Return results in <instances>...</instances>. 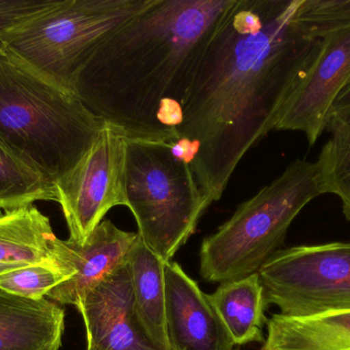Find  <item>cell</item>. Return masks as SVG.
Segmentation results:
<instances>
[{"label":"cell","instance_id":"cell-25","mask_svg":"<svg viewBox=\"0 0 350 350\" xmlns=\"http://www.w3.org/2000/svg\"><path fill=\"white\" fill-rule=\"evenodd\" d=\"M88 350H100V349H96V347H92V345H88Z\"/></svg>","mask_w":350,"mask_h":350},{"label":"cell","instance_id":"cell-20","mask_svg":"<svg viewBox=\"0 0 350 350\" xmlns=\"http://www.w3.org/2000/svg\"><path fill=\"white\" fill-rule=\"evenodd\" d=\"M70 279L55 260L27 265L0 275V290L18 297L41 300L59 284Z\"/></svg>","mask_w":350,"mask_h":350},{"label":"cell","instance_id":"cell-9","mask_svg":"<svg viewBox=\"0 0 350 350\" xmlns=\"http://www.w3.org/2000/svg\"><path fill=\"white\" fill-rule=\"evenodd\" d=\"M350 77V28L321 39L320 49L292 92L277 131L300 132L312 146L326 131L330 113Z\"/></svg>","mask_w":350,"mask_h":350},{"label":"cell","instance_id":"cell-17","mask_svg":"<svg viewBox=\"0 0 350 350\" xmlns=\"http://www.w3.org/2000/svg\"><path fill=\"white\" fill-rule=\"evenodd\" d=\"M55 238L49 218L33 205L0 214V263L31 265L53 260Z\"/></svg>","mask_w":350,"mask_h":350},{"label":"cell","instance_id":"cell-21","mask_svg":"<svg viewBox=\"0 0 350 350\" xmlns=\"http://www.w3.org/2000/svg\"><path fill=\"white\" fill-rule=\"evenodd\" d=\"M295 22L308 38L321 40L350 28V0H301Z\"/></svg>","mask_w":350,"mask_h":350},{"label":"cell","instance_id":"cell-23","mask_svg":"<svg viewBox=\"0 0 350 350\" xmlns=\"http://www.w3.org/2000/svg\"><path fill=\"white\" fill-rule=\"evenodd\" d=\"M349 105H350V77L343 90H341L340 95L335 103L334 108H340V107L349 106Z\"/></svg>","mask_w":350,"mask_h":350},{"label":"cell","instance_id":"cell-19","mask_svg":"<svg viewBox=\"0 0 350 350\" xmlns=\"http://www.w3.org/2000/svg\"><path fill=\"white\" fill-rule=\"evenodd\" d=\"M49 201L57 203L55 185L0 141V210L16 211Z\"/></svg>","mask_w":350,"mask_h":350},{"label":"cell","instance_id":"cell-3","mask_svg":"<svg viewBox=\"0 0 350 350\" xmlns=\"http://www.w3.org/2000/svg\"><path fill=\"white\" fill-rule=\"evenodd\" d=\"M106 125L74 92L0 53V141L53 184L78 166Z\"/></svg>","mask_w":350,"mask_h":350},{"label":"cell","instance_id":"cell-13","mask_svg":"<svg viewBox=\"0 0 350 350\" xmlns=\"http://www.w3.org/2000/svg\"><path fill=\"white\" fill-rule=\"evenodd\" d=\"M64 331L65 310L55 302L0 290V350H59Z\"/></svg>","mask_w":350,"mask_h":350},{"label":"cell","instance_id":"cell-10","mask_svg":"<svg viewBox=\"0 0 350 350\" xmlns=\"http://www.w3.org/2000/svg\"><path fill=\"white\" fill-rule=\"evenodd\" d=\"M85 324L88 345L100 350H161L144 330L133 297L127 255L76 306Z\"/></svg>","mask_w":350,"mask_h":350},{"label":"cell","instance_id":"cell-6","mask_svg":"<svg viewBox=\"0 0 350 350\" xmlns=\"http://www.w3.org/2000/svg\"><path fill=\"white\" fill-rule=\"evenodd\" d=\"M125 197L139 238L164 262L193 236L210 205L189 162L164 142L127 140Z\"/></svg>","mask_w":350,"mask_h":350},{"label":"cell","instance_id":"cell-15","mask_svg":"<svg viewBox=\"0 0 350 350\" xmlns=\"http://www.w3.org/2000/svg\"><path fill=\"white\" fill-rule=\"evenodd\" d=\"M127 260L139 322L158 349L172 350L166 329L165 262L147 248L139 236L129 250Z\"/></svg>","mask_w":350,"mask_h":350},{"label":"cell","instance_id":"cell-8","mask_svg":"<svg viewBox=\"0 0 350 350\" xmlns=\"http://www.w3.org/2000/svg\"><path fill=\"white\" fill-rule=\"evenodd\" d=\"M127 139L107 125L83 160L55 184L70 240L83 242L117 205L126 207Z\"/></svg>","mask_w":350,"mask_h":350},{"label":"cell","instance_id":"cell-18","mask_svg":"<svg viewBox=\"0 0 350 350\" xmlns=\"http://www.w3.org/2000/svg\"><path fill=\"white\" fill-rule=\"evenodd\" d=\"M326 129L330 139L316 162L321 183L325 195L338 197L343 215L350 221V105L333 109Z\"/></svg>","mask_w":350,"mask_h":350},{"label":"cell","instance_id":"cell-16","mask_svg":"<svg viewBox=\"0 0 350 350\" xmlns=\"http://www.w3.org/2000/svg\"><path fill=\"white\" fill-rule=\"evenodd\" d=\"M208 297L234 345L265 341L267 306L258 273L220 284Z\"/></svg>","mask_w":350,"mask_h":350},{"label":"cell","instance_id":"cell-4","mask_svg":"<svg viewBox=\"0 0 350 350\" xmlns=\"http://www.w3.org/2000/svg\"><path fill=\"white\" fill-rule=\"evenodd\" d=\"M323 195L316 162H292L273 182L241 203L215 234L204 238L202 277L222 284L258 273L281 250L300 212Z\"/></svg>","mask_w":350,"mask_h":350},{"label":"cell","instance_id":"cell-22","mask_svg":"<svg viewBox=\"0 0 350 350\" xmlns=\"http://www.w3.org/2000/svg\"><path fill=\"white\" fill-rule=\"evenodd\" d=\"M57 0H0V53L5 51L2 37L53 6Z\"/></svg>","mask_w":350,"mask_h":350},{"label":"cell","instance_id":"cell-1","mask_svg":"<svg viewBox=\"0 0 350 350\" xmlns=\"http://www.w3.org/2000/svg\"><path fill=\"white\" fill-rule=\"evenodd\" d=\"M301 0H237L212 38L183 110L175 151L211 205L245 154L275 129L320 49L295 22Z\"/></svg>","mask_w":350,"mask_h":350},{"label":"cell","instance_id":"cell-12","mask_svg":"<svg viewBox=\"0 0 350 350\" xmlns=\"http://www.w3.org/2000/svg\"><path fill=\"white\" fill-rule=\"evenodd\" d=\"M166 329L172 350H232L209 297L176 262L164 265Z\"/></svg>","mask_w":350,"mask_h":350},{"label":"cell","instance_id":"cell-2","mask_svg":"<svg viewBox=\"0 0 350 350\" xmlns=\"http://www.w3.org/2000/svg\"><path fill=\"white\" fill-rule=\"evenodd\" d=\"M237 0H154L109 37L74 94L127 140L174 144L206 51Z\"/></svg>","mask_w":350,"mask_h":350},{"label":"cell","instance_id":"cell-24","mask_svg":"<svg viewBox=\"0 0 350 350\" xmlns=\"http://www.w3.org/2000/svg\"><path fill=\"white\" fill-rule=\"evenodd\" d=\"M27 265L29 264H24V263H0V275L10 273V271H14V269L22 268V267L27 266Z\"/></svg>","mask_w":350,"mask_h":350},{"label":"cell","instance_id":"cell-14","mask_svg":"<svg viewBox=\"0 0 350 350\" xmlns=\"http://www.w3.org/2000/svg\"><path fill=\"white\" fill-rule=\"evenodd\" d=\"M261 350H350V310L314 316L273 314Z\"/></svg>","mask_w":350,"mask_h":350},{"label":"cell","instance_id":"cell-7","mask_svg":"<svg viewBox=\"0 0 350 350\" xmlns=\"http://www.w3.org/2000/svg\"><path fill=\"white\" fill-rule=\"evenodd\" d=\"M257 273L267 306L282 316L350 310V242L282 249Z\"/></svg>","mask_w":350,"mask_h":350},{"label":"cell","instance_id":"cell-5","mask_svg":"<svg viewBox=\"0 0 350 350\" xmlns=\"http://www.w3.org/2000/svg\"><path fill=\"white\" fill-rule=\"evenodd\" d=\"M154 0H57L2 37L6 53L65 90L94 51Z\"/></svg>","mask_w":350,"mask_h":350},{"label":"cell","instance_id":"cell-11","mask_svg":"<svg viewBox=\"0 0 350 350\" xmlns=\"http://www.w3.org/2000/svg\"><path fill=\"white\" fill-rule=\"evenodd\" d=\"M139 234L103 221L83 242L55 238L51 258L70 279L51 290L46 297L62 305L77 306L83 296L129 254Z\"/></svg>","mask_w":350,"mask_h":350}]
</instances>
